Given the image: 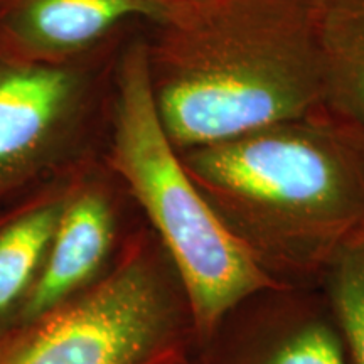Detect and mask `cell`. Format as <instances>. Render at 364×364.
<instances>
[{"instance_id": "5b68a950", "label": "cell", "mask_w": 364, "mask_h": 364, "mask_svg": "<svg viewBox=\"0 0 364 364\" xmlns=\"http://www.w3.org/2000/svg\"><path fill=\"white\" fill-rule=\"evenodd\" d=\"M164 0H0V63L61 66L129 17L162 21Z\"/></svg>"}, {"instance_id": "8992f818", "label": "cell", "mask_w": 364, "mask_h": 364, "mask_svg": "<svg viewBox=\"0 0 364 364\" xmlns=\"http://www.w3.org/2000/svg\"><path fill=\"white\" fill-rule=\"evenodd\" d=\"M113 231L110 201L100 191L86 189L65 199L43 268L16 326L46 316L83 289L110 252Z\"/></svg>"}, {"instance_id": "7c38bea8", "label": "cell", "mask_w": 364, "mask_h": 364, "mask_svg": "<svg viewBox=\"0 0 364 364\" xmlns=\"http://www.w3.org/2000/svg\"><path fill=\"white\" fill-rule=\"evenodd\" d=\"M164 2L171 4V6H188V4H199L206 2V0H164Z\"/></svg>"}, {"instance_id": "6da1fadb", "label": "cell", "mask_w": 364, "mask_h": 364, "mask_svg": "<svg viewBox=\"0 0 364 364\" xmlns=\"http://www.w3.org/2000/svg\"><path fill=\"white\" fill-rule=\"evenodd\" d=\"M156 24L150 86L179 152L322 110L311 0H206Z\"/></svg>"}, {"instance_id": "7a4b0ae2", "label": "cell", "mask_w": 364, "mask_h": 364, "mask_svg": "<svg viewBox=\"0 0 364 364\" xmlns=\"http://www.w3.org/2000/svg\"><path fill=\"white\" fill-rule=\"evenodd\" d=\"M110 162L169 250L201 329L215 327L268 285L245 241L198 188L166 135L145 43L130 46L118 70Z\"/></svg>"}, {"instance_id": "ba28073f", "label": "cell", "mask_w": 364, "mask_h": 364, "mask_svg": "<svg viewBox=\"0 0 364 364\" xmlns=\"http://www.w3.org/2000/svg\"><path fill=\"white\" fill-rule=\"evenodd\" d=\"M322 110L364 134V0H311Z\"/></svg>"}, {"instance_id": "30bf717a", "label": "cell", "mask_w": 364, "mask_h": 364, "mask_svg": "<svg viewBox=\"0 0 364 364\" xmlns=\"http://www.w3.org/2000/svg\"><path fill=\"white\" fill-rule=\"evenodd\" d=\"M334 304L354 363L364 364V245L351 250L341 263Z\"/></svg>"}, {"instance_id": "3957f363", "label": "cell", "mask_w": 364, "mask_h": 364, "mask_svg": "<svg viewBox=\"0 0 364 364\" xmlns=\"http://www.w3.org/2000/svg\"><path fill=\"white\" fill-rule=\"evenodd\" d=\"M204 196L282 225L364 226V152L324 110L179 152Z\"/></svg>"}, {"instance_id": "9c48e42d", "label": "cell", "mask_w": 364, "mask_h": 364, "mask_svg": "<svg viewBox=\"0 0 364 364\" xmlns=\"http://www.w3.org/2000/svg\"><path fill=\"white\" fill-rule=\"evenodd\" d=\"M65 199L27 208L0 228V326L16 322L38 280Z\"/></svg>"}, {"instance_id": "277c9868", "label": "cell", "mask_w": 364, "mask_h": 364, "mask_svg": "<svg viewBox=\"0 0 364 364\" xmlns=\"http://www.w3.org/2000/svg\"><path fill=\"white\" fill-rule=\"evenodd\" d=\"M169 324L161 280L132 260L81 297L2 332L0 364H145Z\"/></svg>"}, {"instance_id": "52a82bcc", "label": "cell", "mask_w": 364, "mask_h": 364, "mask_svg": "<svg viewBox=\"0 0 364 364\" xmlns=\"http://www.w3.org/2000/svg\"><path fill=\"white\" fill-rule=\"evenodd\" d=\"M0 71V189L33 166L65 120L76 95L65 66H11Z\"/></svg>"}, {"instance_id": "4fadbf2b", "label": "cell", "mask_w": 364, "mask_h": 364, "mask_svg": "<svg viewBox=\"0 0 364 364\" xmlns=\"http://www.w3.org/2000/svg\"><path fill=\"white\" fill-rule=\"evenodd\" d=\"M351 130V129H349ZM354 135H356V139H358V142H359V145H361V149H363V152H364V134H359V132H354V130H351Z\"/></svg>"}, {"instance_id": "8fae6325", "label": "cell", "mask_w": 364, "mask_h": 364, "mask_svg": "<svg viewBox=\"0 0 364 364\" xmlns=\"http://www.w3.org/2000/svg\"><path fill=\"white\" fill-rule=\"evenodd\" d=\"M268 364H346L334 334L326 327H307L279 349Z\"/></svg>"}]
</instances>
